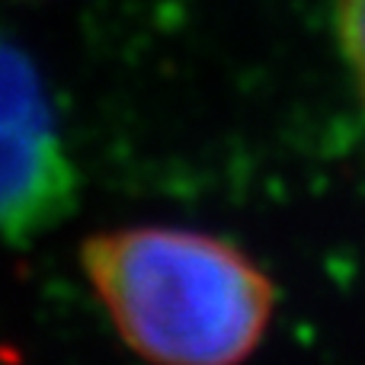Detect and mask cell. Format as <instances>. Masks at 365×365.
Segmentation results:
<instances>
[{"label":"cell","instance_id":"obj_2","mask_svg":"<svg viewBox=\"0 0 365 365\" xmlns=\"http://www.w3.org/2000/svg\"><path fill=\"white\" fill-rule=\"evenodd\" d=\"M81 173L42 71L0 32V240L32 244L74 215Z\"/></svg>","mask_w":365,"mask_h":365},{"label":"cell","instance_id":"obj_3","mask_svg":"<svg viewBox=\"0 0 365 365\" xmlns=\"http://www.w3.org/2000/svg\"><path fill=\"white\" fill-rule=\"evenodd\" d=\"M334 38L365 109V0H334Z\"/></svg>","mask_w":365,"mask_h":365},{"label":"cell","instance_id":"obj_1","mask_svg":"<svg viewBox=\"0 0 365 365\" xmlns=\"http://www.w3.org/2000/svg\"><path fill=\"white\" fill-rule=\"evenodd\" d=\"M81 269L119 340L151 365H244L279 308L253 253L195 227L96 231L81 244Z\"/></svg>","mask_w":365,"mask_h":365}]
</instances>
